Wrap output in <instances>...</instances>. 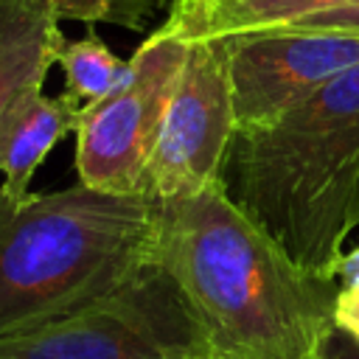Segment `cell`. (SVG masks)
<instances>
[{"mask_svg": "<svg viewBox=\"0 0 359 359\" xmlns=\"http://www.w3.org/2000/svg\"><path fill=\"white\" fill-rule=\"evenodd\" d=\"M334 320L342 334L359 342V283L356 286H339L337 292V306H334Z\"/></svg>", "mask_w": 359, "mask_h": 359, "instance_id": "5bb4252c", "label": "cell"}, {"mask_svg": "<svg viewBox=\"0 0 359 359\" xmlns=\"http://www.w3.org/2000/svg\"><path fill=\"white\" fill-rule=\"evenodd\" d=\"M356 227H359V202H356Z\"/></svg>", "mask_w": 359, "mask_h": 359, "instance_id": "ac0fdd59", "label": "cell"}, {"mask_svg": "<svg viewBox=\"0 0 359 359\" xmlns=\"http://www.w3.org/2000/svg\"><path fill=\"white\" fill-rule=\"evenodd\" d=\"M337 280L339 286H356L359 283V247L348 250L337 264Z\"/></svg>", "mask_w": 359, "mask_h": 359, "instance_id": "9a60e30c", "label": "cell"}, {"mask_svg": "<svg viewBox=\"0 0 359 359\" xmlns=\"http://www.w3.org/2000/svg\"><path fill=\"white\" fill-rule=\"evenodd\" d=\"M280 28H292V31H334V34L359 36V0L348 3V6H339V8H331V11L309 14L303 20L280 25Z\"/></svg>", "mask_w": 359, "mask_h": 359, "instance_id": "4fadbf2b", "label": "cell"}, {"mask_svg": "<svg viewBox=\"0 0 359 359\" xmlns=\"http://www.w3.org/2000/svg\"><path fill=\"white\" fill-rule=\"evenodd\" d=\"M328 359H359V342L337 328L328 342Z\"/></svg>", "mask_w": 359, "mask_h": 359, "instance_id": "2e32d148", "label": "cell"}, {"mask_svg": "<svg viewBox=\"0 0 359 359\" xmlns=\"http://www.w3.org/2000/svg\"><path fill=\"white\" fill-rule=\"evenodd\" d=\"M171 359H224V356H219V353H213L210 348H205V345H199V348H191V351H182V353H177V356H171Z\"/></svg>", "mask_w": 359, "mask_h": 359, "instance_id": "e0dca14e", "label": "cell"}, {"mask_svg": "<svg viewBox=\"0 0 359 359\" xmlns=\"http://www.w3.org/2000/svg\"><path fill=\"white\" fill-rule=\"evenodd\" d=\"M222 39L227 42L236 132L269 126L359 65V36L351 34L266 28Z\"/></svg>", "mask_w": 359, "mask_h": 359, "instance_id": "52a82bcc", "label": "cell"}, {"mask_svg": "<svg viewBox=\"0 0 359 359\" xmlns=\"http://www.w3.org/2000/svg\"><path fill=\"white\" fill-rule=\"evenodd\" d=\"M59 20L76 22H109L129 31H143L154 17L160 0H50Z\"/></svg>", "mask_w": 359, "mask_h": 359, "instance_id": "7c38bea8", "label": "cell"}, {"mask_svg": "<svg viewBox=\"0 0 359 359\" xmlns=\"http://www.w3.org/2000/svg\"><path fill=\"white\" fill-rule=\"evenodd\" d=\"M50 0H0V126L39 90L65 48Z\"/></svg>", "mask_w": 359, "mask_h": 359, "instance_id": "ba28073f", "label": "cell"}, {"mask_svg": "<svg viewBox=\"0 0 359 359\" xmlns=\"http://www.w3.org/2000/svg\"><path fill=\"white\" fill-rule=\"evenodd\" d=\"M185 56L188 39L163 22L129 59L126 79L107 98L79 112L73 135L81 185L143 194Z\"/></svg>", "mask_w": 359, "mask_h": 359, "instance_id": "277c9868", "label": "cell"}, {"mask_svg": "<svg viewBox=\"0 0 359 359\" xmlns=\"http://www.w3.org/2000/svg\"><path fill=\"white\" fill-rule=\"evenodd\" d=\"M157 264L199 339L224 359H328L337 280L297 266L224 182L160 202Z\"/></svg>", "mask_w": 359, "mask_h": 359, "instance_id": "6da1fadb", "label": "cell"}, {"mask_svg": "<svg viewBox=\"0 0 359 359\" xmlns=\"http://www.w3.org/2000/svg\"><path fill=\"white\" fill-rule=\"evenodd\" d=\"M65 73V95L79 107L107 98L129 73V59L115 56L107 42L90 28L81 39H67L56 62Z\"/></svg>", "mask_w": 359, "mask_h": 359, "instance_id": "8fae6325", "label": "cell"}, {"mask_svg": "<svg viewBox=\"0 0 359 359\" xmlns=\"http://www.w3.org/2000/svg\"><path fill=\"white\" fill-rule=\"evenodd\" d=\"M202 339L163 266L129 289L0 337V359H171Z\"/></svg>", "mask_w": 359, "mask_h": 359, "instance_id": "5b68a950", "label": "cell"}, {"mask_svg": "<svg viewBox=\"0 0 359 359\" xmlns=\"http://www.w3.org/2000/svg\"><path fill=\"white\" fill-rule=\"evenodd\" d=\"M236 137V107L222 36L188 39V56L151 154L143 194L157 202L194 196L222 180Z\"/></svg>", "mask_w": 359, "mask_h": 359, "instance_id": "8992f818", "label": "cell"}, {"mask_svg": "<svg viewBox=\"0 0 359 359\" xmlns=\"http://www.w3.org/2000/svg\"><path fill=\"white\" fill-rule=\"evenodd\" d=\"M160 202L70 185L11 199L0 191V337L107 300L157 264Z\"/></svg>", "mask_w": 359, "mask_h": 359, "instance_id": "3957f363", "label": "cell"}, {"mask_svg": "<svg viewBox=\"0 0 359 359\" xmlns=\"http://www.w3.org/2000/svg\"><path fill=\"white\" fill-rule=\"evenodd\" d=\"M222 182L297 266L337 280L359 202V65L269 126L236 132Z\"/></svg>", "mask_w": 359, "mask_h": 359, "instance_id": "7a4b0ae2", "label": "cell"}, {"mask_svg": "<svg viewBox=\"0 0 359 359\" xmlns=\"http://www.w3.org/2000/svg\"><path fill=\"white\" fill-rule=\"evenodd\" d=\"M79 107L62 95L34 93L3 126H0V174L6 177L0 191L11 199H25L31 194V180L53 146L76 132Z\"/></svg>", "mask_w": 359, "mask_h": 359, "instance_id": "9c48e42d", "label": "cell"}, {"mask_svg": "<svg viewBox=\"0 0 359 359\" xmlns=\"http://www.w3.org/2000/svg\"><path fill=\"white\" fill-rule=\"evenodd\" d=\"M356 0H168L165 25L185 39L280 28Z\"/></svg>", "mask_w": 359, "mask_h": 359, "instance_id": "30bf717a", "label": "cell"}]
</instances>
